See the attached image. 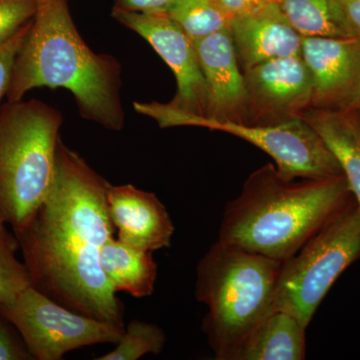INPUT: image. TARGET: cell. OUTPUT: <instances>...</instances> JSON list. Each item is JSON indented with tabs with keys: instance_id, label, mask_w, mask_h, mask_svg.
<instances>
[{
	"instance_id": "1",
	"label": "cell",
	"mask_w": 360,
	"mask_h": 360,
	"mask_svg": "<svg viewBox=\"0 0 360 360\" xmlns=\"http://www.w3.org/2000/svg\"><path fill=\"white\" fill-rule=\"evenodd\" d=\"M108 184L59 139L51 193L18 238L37 290L73 311L124 328L122 303L99 258L115 231Z\"/></svg>"
},
{
	"instance_id": "2",
	"label": "cell",
	"mask_w": 360,
	"mask_h": 360,
	"mask_svg": "<svg viewBox=\"0 0 360 360\" xmlns=\"http://www.w3.org/2000/svg\"><path fill=\"white\" fill-rule=\"evenodd\" d=\"M120 65L91 51L78 33L68 0H37V13L14 63L8 103L37 87L72 94L85 120L120 131L124 125Z\"/></svg>"
},
{
	"instance_id": "3",
	"label": "cell",
	"mask_w": 360,
	"mask_h": 360,
	"mask_svg": "<svg viewBox=\"0 0 360 360\" xmlns=\"http://www.w3.org/2000/svg\"><path fill=\"white\" fill-rule=\"evenodd\" d=\"M354 203L343 174L286 179L267 165L225 207L219 240L283 262Z\"/></svg>"
},
{
	"instance_id": "4",
	"label": "cell",
	"mask_w": 360,
	"mask_h": 360,
	"mask_svg": "<svg viewBox=\"0 0 360 360\" xmlns=\"http://www.w3.org/2000/svg\"><path fill=\"white\" fill-rule=\"evenodd\" d=\"M283 262L217 239L198 266L196 297L207 307L202 330L215 359L234 360L271 311Z\"/></svg>"
},
{
	"instance_id": "5",
	"label": "cell",
	"mask_w": 360,
	"mask_h": 360,
	"mask_svg": "<svg viewBox=\"0 0 360 360\" xmlns=\"http://www.w3.org/2000/svg\"><path fill=\"white\" fill-rule=\"evenodd\" d=\"M63 116L41 101L8 103L0 110V217L21 232L53 186Z\"/></svg>"
},
{
	"instance_id": "6",
	"label": "cell",
	"mask_w": 360,
	"mask_h": 360,
	"mask_svg": "<svg viewBox=\"0 0 360 360\" xmlns=\"http://www.w3.org/2000/svg\"><path fill=\"white\" fill-rule=\"evenodd\" d=\"M359 257L360 210L354 203L283 262L271 311L288 312L307 328L331 286Z\"/></svg>"
},
{
	"instance_id": "7",
	"label": "cell",
	"mask_w": 360,
	"mask_h": 360,
	"mask_svg": "<svg viewBox=\"0 0 360 360\" xmlns=\"http://www.w3.org/2000/svg\"><path fill=\"white\" fill-rule=\"evenodd\" d=\"M112 18L143 37L169 66L176 78L177 91L167 104H135L142 115L160 127H189L206 115L205 77L193 41L167 13H143L112 11Z\"/></svg>"
},
{
	"instance_id": "8",
	"label": "cell",
	"mask_w": 360,
	"mask_h": 360,
	"mask_svg": "<svg viewBox=\"0 0 360 360\" xmlns=\"http://www.w3.org/2000/svg\"><path fill=\"white\" fill-rule=\"evenodd\" d=\"M0 314L18 329L33 359L59 360L79 348L116 343L124 328L73 311L30 286Z\"/></svg>"
},
{
	"instance_id": "9",
	"label": "cell",
	"mask_w": 360,
	"mask_h": 360,
	"mask_svg": "<svg viewBox=\"0 0 360 360\" xmlns=\"http://www.w3.org/2000/svg\"><path fill=\"white\" fill-rule=\"evenodd\" d=\"M191 127L236 135L262 149L286 179H328L342 175L340 162L316 130L300 116L274 123L212 122L195 118Z\"/></svg>"
},
{
	"instance_id": "10",
	"label": "cell",
	"mask_w": 360,
	"mask_h": 360,
	"mask_svg": "<svg viewBox=\"0 0 360 360\" xmlns=\"http://www.w3.org/2000/svg\"><path fill=\"white\" fill-rule=\"evenodd\" d=\"M300 56L311 77V108H360V39L302 37Z\"/></svg>"
},
{
	"instance_id": "11",
	"label": "cell",
	"mask_w": 360,
	"mask_h": 360,
	"mask_svg": "<svg viewBox=\"0 0 360 360\" xmlns=\"http://www.w3.org/2000/svg\"><path fill=\"white\" fill-rule=\"evenodd\" d=\"M245 77L250 122H278L311 108V77L300 54L253 66Z\"/></svg>"
},
{
	"instance_id": "12",
	"label": "cell",
	"mask_w": 360,
	"mask_h": 360,
	"mask_svg": "<svg viewBox=\"0 0 360 360\" xmlns=\"http://www.w3.org/2000/svg\"><path fill=\"white\" fill-rule=\"evenodd\" d=\"M193 41L206 87V115L196 118L212 122H250L245 77L241 73L229 30Z\"/></svg>"
},
{
	"instance_id": "13",
	"label": "cell",
	"mask_w": 360,
	"mask_h": 360,
	"mask_svg": "<svg viewBox=\"0 0 360 360\" xmlns=\"http://www.w3.org/2000/svg\"><path fill=\"white\" fill-rule=\"evenodd\" d=\"M106 205L117 239L137 250L155 252L169 248L174 225L167 207L155 193L131 184L106 188Z\"/></svg>"
},
{
	"instance_id": "14",
	"label": "cell",
	"mask_w": 360,
	"mask_h": 360,
	"mask_svg": "<svg viewBox=\"0 0 360 360\" xmlns=\"http://www.w3.org/2000/svg\"><path fill=\"white\" fill-rule=\"evenodd\" d=\"M239 65L245 71L274 59L298 56L302 37L286 18L278 1L238 16L229 26Z\"/></svg>"
},
{
	"instance_id": "15",
	"label": "cell",
	"mask_w": 360,
	"mask_h": 360,
	"mask_svg": "<svg viewBox=\"0 0 360 360\" xmlns=\"http://www.w3.org/2000/svg\"><path fill=\"white\" fill-rule=\"evenodd\" d=\"M307 328L288 312L270 311L243 341L234 360L305 359Z\"/></svg>"
},
{
	"instance_id": "16",
	"label": "cell",
	"mask_w": 360,
	"mask_h": 360,
	"mask_svg": "<svg viewBox=\"0 0 360 360\" xmlns=\"http://www.w3.org/2000/svg\"><path fill=\"white\" fill-rule=\"evenodd\" d=\"M354 111L309 108L300 115L309 122L340 162L360 210V134Z\"/></svg>"
},
{
	"instance_id": "17",
	"label": "cell",
	"mask_w": 360,
	"mask_h": 360,
	"mask_svg": "<svg viewBox=\"0 0 360 360\" xmlns=\"http://www.w3.org/2000/svg\"><path fill=\"white\" fill-rule=\"evenodd\" d=\"M99 258L116 293H129L136 298L153 295L158 278L153 252L135 250L113 236L101 246Z\"/></svg>"
},
{
	"instance_id": "18",
	"label": "cell",
	"mask_w": 360,
	"mask_h": 360,
	"mask_svg": "<svg viewBox=\"0 0 360 360\" xmlns=\"http://www.w3.org/2000/svg\"><path fill=\"white\" fill-rule=\"evenodd\" d=\"M281 9L302 37H349L333 0H279Z\"/></svg>"
},
{
	"instance_id": "19",
	"label": "cell",
	"mask_w": 360,
	"mask_h": 360,
	"mask_svg": "<svg viewBox=\"0 0 360 360\" xmlns=\"http://www.w3.org/2000/svg\"><path fill=\"white\" fill-rule=\"evenodd\" d=\"M167 13L191 40L229 30L231 22L214 0H176Z\"/></svg>"
},
{
	"instance_id": "20",
	"label": "cell",
	"mask_w": 360,
	"mask_h": 360,
	"mask_svg": "<svg viewBox=\"0 0 360 360\" xmlns=\"http://www.w3.org/2000/svg\"><path fill=\"white\" fill-rule=\"evenodd\" d=\"M167 336L156 324L132 321L124 328L115 349L101 355L96 360H137L146 354H160L165 348Z\"/></svg>"
},
{
	"instance_id": "21",
	"label": "cell",
	"mask_w": 360,
	"mask_h": 360,
	"mask_svg": "<svg viewBox=\"0 0 360 360\" xmlns=\"http://www.w3.org/2000/svg\"><path fill=\"white\" fill-rule=\"evenodd\" d=\"M16 248L18 245L0 243V307L11 304L33 285L27 266L15 257Z\"/></svg>"
},
{
	"instance_id": "22",
	"label": "cell",
	"mask_w": 360,
	"mask_h": 360,
	"mask_svg": "<svg viewBox=\"0 0 360 360\" xmlns=\"http://www.w3.org/2000/svg\"><path fill=\"white\" fill-rule=\"evenodd\" d=\"M37 8V0H0V44L30 23Z\"/></svg>"
},
{
	"instance_id": "23",
	"label": "cell",
	"mask_w": 360,
	"mask_h": 360,
	"mask_svg": "<svg viewBox=\"0 0 360 360\" xmlns=\"http://www.w3.org/2000/svg\"><path fill=\"white\" fill-rule=\"evenodd\" d=\"M32 20L18 30L13 37L0 44V101L6 96L11 85L14 63L25 44Z\"/></svg>"
},
{
	"instance_id": "24",
	"label": "cell",
	"mask_w": 360,
	"mask_h": 360,
	"mask_svg": "<svg viewBox=\"0 0 360 360\" xmlns=\"http://www.w3.org/2000/svg\"><path fill=\"white\" fill-rule=\"evenodd\" d=\"M11 322L0 314V360H25L32 359L25 343L15 340Z\"/></svg>"
},
{
	"instance_id": "25",
	"label": "cell",
	"mask_w": 360,
	"mask_h": 360,
	"mask_svg": "<svg viewBox=\"0 0 360 360\" xmlns=\"http://www.w3.org/2000/svg\"><path fill=\"white\" fill-rule=\"evenodd\" d=\"M348 37L360 39V0H333Z\"/></svg>"
},
{
	"instance_id": "26",
	"label": "cell",
	"mask_w": 360,
	"mask_h": 360,
	"mask_svg": "<svg viewBox=\"0 0 360 360\" xmlns=\"http://www.w3.org/2000/svg\"><path fill=\"white\" fill-rule=\"evenodd\" d=\"M176 0H116L113 9L132 13H167Z\"/></svg>"
},
{
	"instance_id": "27",
	"label": "cell",
	"mask_w": 360,
	"mask_h": 360,
	"mask_svg": "<svg viewBox=\"0 0 360 360\" xmlns=\"http://www.w3.org/2000/svg\"><path fill=\"white\" fill-rule=\"evenodd\" d=\"M0 243L1 245H16L15 239L8 233L4 227V222L2 221L1 217H0Z\"/></svg>"
},
{
	"instance_id": "28",
	"label": "cell",
	"mask_w": 360,
	"mask_h": 360,
	"mask_svg": "<svg viewBox=\"0 0 360 360\" xmlns=\"http://www.w3.org/2000/svg\"><path fill=\"white\" fill-rule=\"evenodd\" d=\"M251 1L255 2L257 6H264V4H269V2L274 1H279V0H251Z\"/></svg>"
},
{
	"instance_id": "29",
	"label": "cell",
	"mask_w": 360,
	"mask_h": 360,
	"mask_svg": "<svg viewBox=\"0 0 360 360\" xmlns=\"http://www.w3.org/2000/svg\"><path fill=\"white\" fill-rule=\"evenodd\" d=\"M357 122H359V134H360V116H357Z\"/></svg>"
}]
</instances>
